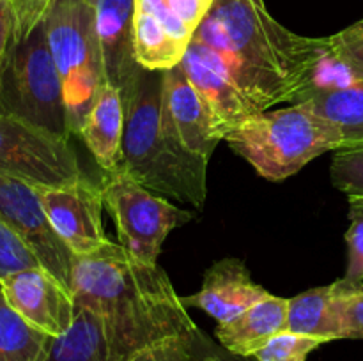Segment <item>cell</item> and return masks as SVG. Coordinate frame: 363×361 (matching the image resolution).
Returning <instances> with one entry per match:
<instances>
[{
	"label": "cell",
	"mask_w": 363,
	"mask_h": 361,
	"mask_svg": "<svg viewBox=\"0 0 363 361\" xmlns=\"http://www.w3.org/2000/svg\"><path fill=\"white\" fill-rule=\"evenodd\" d=\"M194 39L220 57L241 92L261 112L300 101L315 66L330 50L328 38L287 30L268 13L264 0H215Z\"/></svg>",
	"instance_id": "cell-1"
},
{
	"label": "cell",
	"mask_w": 363,
	"mask_h": 361,
	"mask_svg": "<svg viewBox=\"0 0 363 361\" xmlns=\"http://www.w3.org/2000/svg\"><path fill=\"white\" fill-rule=\"evenodd\" d=\"M71 294L77 306L103 319L108 338L126 361L163 340L199 328L167 273L158 264L137 260L116 243L74 257Z\"/></svg>",
	"instance_id": "cell-2"
},
{
	"label": "cell",
	"mask_w": 363,
	"mask_h": 361,
	"mask_svg": "<svg viewBox=\"0 0 363 361\" xmlns=\"http://www.w3.org/2000/svg\"><path fill=\"white\" fill-rule=\"evenodd\" d=\"M162 85L163 71L142 67L123 92L121 166L158 197L202 209L209 161L186 151L162 127Z\"/></svg>",
	"instance_id": "cell-3"
},
{
	"label": "cell",
	"mask_w": 363,
	"mask_h": 361,
	"mask_svg": "<svg viewBox=\"0 0 363 361\" xmlns=\"http://www.w3.org/2000/svg\"><path fill=\"white\" fill-rule=\"evenodd\" d=\"M225 142L264 179L280 183L325 152L344 147L340 131L307 106L254 113L227 134Z\"/></svg>",
	"instance_id": "cell-4"
},
{
	"label": "cell",
	"mask_w": 363,
	"mask_h": 361,
	"mask_svg": "<svg viewBox=\"0 0 363 361\" xmlns=\"http://www.w3.org/2000/svg\"><path fill=\"white\" fill-rule=\"evenodd\" d=\"M0 113L69 140L62 81L52 57L45 21L14 41L0 62Z\"/></svg>",
	"instance_id": "cell-5"
},
{
	"label": "cell",
	"mask_w": 363,
	"mask_h": 361,
	"mask_svg": "<svg viewBox=\"0 0 363 361\" xmlns=\"http://www.w3.org/2000/svg\"><path fill=\"white\" fill-rule=\"evenodd\" d=\"M43 21L62 81L71 134L80 137L99 87L105 84L101 46L91 2L53 0Z\"/></svg>",
	"instance_id": "cell-6"
},
{
	"label": "cell",
	"mask_w": 363,
	"mask_h": 361,
	"mask_svg": "<svg viewBox=\"0 0 363 361\" xmlns=\"http://www.w3.org/2000/svg\"><path fill=\"white\" fill-rule=\"evenodd\" d=\"M121 246L144 264L156 265L169 234L186 225L194 214L158 197L124 172L123 166L105 172L99 180Z\"/></svg>",
	"instance_id": "cell-7"
},
{
	"label": "cell",
	"mask_w": 363,
	"mask_h": 361,
	"mask_svg": "<svg viewBox=\"0 0 363 361\" xmlns=\"http://www.w3.org/2000/svg\"><path fill=\"white\" fill-rule=\"evenodd\" d=\"M0 173L35 188H57L85 172L69 140L0 113Z\"/></svg>",
	"instance_id": "cell-8"
},
{
	"label": "cell",
	"mask_w": 363,
	"mask_h": 361,
	"mask_svg": "<svg viewBox=\"0 0 363 361\" xmlns=\"http://www.w3.org/2000/svg\"><path fill=\"white\" fill-rule=\"evenodd\" d=\"M215 0H135L137 62L149 71L177 66Z\"/></svg>",
	"instance_id": "cell-9"
},
{
	"label": "cell",
	"mask_w": 363,
	"mask_h": 361,
	"mask_svg": "<svg viewBox=\"0 0 363 361\" xmlns=\"http://www.w3.org/2000/svg\"><path fill=\"white\" fill-rule=\"evenodd\" d=\"M0 222L71 292L74 255L50 223L38 188L0 173Z\"/></svg>",
	"instance_id": "cell-10"
},
{
	"label": "cell",
	"mask_w": 363,
	"mask_h": 361,
	"mask_svg": "<svg viewBox=\"0 0 363 361\" xmlns=\"http://www.w3.org/2000/svg\"><path fill=\"white\" fill-rule=\"evenodd\" d=\"M38 191L50 223L74 257L96 253L112 243L103 229L101 186L87 173L74 183Z\"/></svg>",
	"instance_id": "cell-11"
},
{
	"label": "cell",
	"mask_w": 363,
	"mask_h": 361,
	"mask_svg": "<svg viewBox=\"0 0 363 361\" xmlns=\"http://www.w3.org/2000/svg\"><path fill=\"white\" fill-rule=\"evenodd\" d=\"M162 127L186 151L208 161L225 140V131L181 64L163 71Z\"/></svg>",
	"instance_id": "cell-12"
},
{
	"label": "cell",
	"mask_w": 363,
	"mask_h": 361,
	"mask_svg": "<svg viewBox=\"0 0 363 361\" xmlns=\"http://www.w3.org/2000/svg\"><path fill=\"white\" fill-rule=\"evenodd\" d=\"M4 297L30 326L50 336L71 328L77 315L73 294L43 268L11 273L0 280Z\"/></svg>",
	"instance_id": "cell-13"
},
{
	"label": "cell",
	"mask_w": 363,
	"mask_h": 361,
	"mask_svg": "<svg viewBox=\"0 0 363 361\" xmlns=\"http://www.w3.org/2000/svg\"><path fill=\"white\" fill-rule=\"evenodd\" d=\"M181 67L195 85L225 131V138L243 120L261 110L241 92L220 57L201 41H191L181 59Z\"/></svg>",
	"instance_id": "cell-14"
},
{
	"label": "cell",
	"mask_w": 363,
	"mask_h": 361,
	"mask_svg": "<svg viewBox=\"0 0 363 361\" xmlns=\"http://www.w3.org/2000/svg\"><path fill=\"white\" fill-rule=\"evenodd\" d=\"M101 46L105 81L128 91L142 69L135 50V0H89Z\"/></svg>",
	"instance_id": "cell-15"
},
{
	"label": "cell",
	"mask_w": 363,
	"mask_h": 361,
	"mask_svg": "<svg viewBox=\"0 0 363 361\" xmlns=\"http://www.w3.org/2000/svg\"><path fill=\"white\" fill-rule=\"evenodd\" d=\"M268 294L264 287L254 282L243 260L222 258L204 273L201 290L181 297V303L186 308H201L222 324L264 299Z\"/></svg>",
	"instance_id": "cell-16"
},
{
	"label": "cell",
	"mask_w": 363,
	"mask_h": 361,
	"mask_svg": "<svg viewBox=\"0 0 363 361\" xmlns=\"http://www.w3.org/2000/svg\"><path fill=\"white\" fill-rule=\"evenodd\" d=\"M287 304L286 297L268 294L234 319L216 326V342L238 356H254L269 338L286 331Z\"/></svg>",
	"instance_id": "cell-17"
},
{
	"label": "cell",
	"mask_w": 363,
	"mask_h": 361,
	"mask_svg": "<svg viewBox=\"0 0 363 361\" xmlns=\"http://www.w3.org/2000/svg\"><path fill=\"white\" fill-rule=\"evenodd\" d=\"M124 133V101L119 88L110 84L99 87L91 106L80 138L96 163L105 172L121 165V147Z\"/></svg>",
	"instance_id": "cell-18"
},
{
	"label": "cell",
	"mask_w": 363,
	"mask_h": 361,
	"mask_svg": "<svg viewBox=\"0 0 363 361\" xmlns=\"http://www.w3.org/2000/svg\"><path fill=\"white\" fill-rule=\"evenodd\" d=\"M43 361H126L108 338L105 322L94 311L77 306L66 333L53 336Z\"/></svg>",
	"instance_id": "cell-19"
},
{
	"label": "cell",
	"mask_w": 363,
	"mask_h": 361,
	"mask_svg": "<svg viewBox=\"0 0 363 361\" xmlns=\"http://www.w3.org/2000/svg\"><path fill=\"white\" fill-rule=\"evenodd\" d=\"M286 331L319 336L326 342L340 340L339 310L333 283L315 287L291 297L287 304Z\"/></svg>",
	"instance_id": "cell-20"
},
{
	"label": "cell",
	"mask_w": 363,
	"mask_h": 361,
	"mask_svg": "<svg viewBox=\"0 0 363 361\" xmlns=\"http://www.w3.org/2000/svg\"><path fill=\"white\" fill-rule=\"evenodd\" d=\"M301 105L340 131L342 149L363 147V80L342 88L315 92Z\"/></svg>",
	"instance_id": "cell-21"
},
{
	"label": "cell",
	"mask_w": 363,
	"mask_h": 361,
	"mask_svg": "<svg viewBox=\"0 0 363 361\" xmlns=\"http://www.w3.org/2000/svg\"><path fill=\"white\" fill-rule=\"evenodd\" d=\"M52 338L14 311L0 287V361H43Z\"/></svg>",
	"instance_id": "cell-22"
},
{
	"label": "cell",
	"mask_w": 363,
	"mask_h": 361,
	"mask_svg": "<svg viewBox=\"0 0 363 361\" xmlns=\"http://www.w3.org/2000/svg\"><path fill=\"white\" fill-rule=\"evenodd\" d=\"M339 310L340 340H363V282L340 278L333 282Z\"/></svg>",
	"instance_id": "cell-23"
},
{
	"label": "cell",
	"mask_w": 363,
	"mask_h": 361,
	"mask_svg": "<svg viewBox=\"0 0 363 361\" xmlns=\"http://www.w3.org/2000/svg\"><path fill=\"white\" fill-rule=\"evenodd\" d=\"M326 343L325 338L282 331L269 338L252 357L257 361H307L311 353Z\"/></svg>",
	"instance_id": "cell-24"
},
{
	"label": "cell",
	"mask_w": 363,
	"mask_h": 361,
	"mask_svg": "<svg viewBox=\"0 0 363 361\" xmlns=\"http://www.w3.org/2000/svg\"><path fill=\"white\" fill-rule=\"evenodd\" d=\"M330 177L347 200L363 202V147L340 149L332 159Z\"/></svg>",
	"instance_id": "cell-25"
},
{
	"label": "cell",
	"mask_w": 363,
	"mask_h": 361,
	"mask_svg": "<svg viewBox=\"0 0 363 361\" xmlns=\"http://www.w3.org/2000/svg\"><path fill=\"white\" fill-rule=\"evenodd\" d=\"M197 329L163 340L138 353L130 361H204L199 350L197 336H195Z\"/></svg>",
	"instance_id": "cell-26"
},
{
	"label": "cell",
	"mask_w": 363,
	"mask_h": 361,
	"mask_svg": "<svg viewBox=\"0 0 363 361\" xmlns=\"http://www.w3.org/2000/svg\"><path fill=\"white\" fill-rule=\"evenodd\" d=\"M350 229L346 236L347 265L344 278L363 282V202H350Z\"/></svg>",
	"instance_id": "cell-27"
},
{
	"label": "cell",
	"mask_w": 363,
	"mask_h": 361,
	"mask_svg": "<svg viewBox=\"0 0 363 361\" xmlns=\"http://www.w3.org/2000/svg\"><path fill=\"white\" fill-rule=\"evenodd\" d=\"M28 268H41L32 251L0 222V280L11 273Z\"/></svg>",
	"instance_id": "cell-28"
},
{
	"label": "cell",
	"mask_w": 363,
	"mask_h": 361,
	"mask_svg": "<svg viewBox=\"0 0 363 361\" xmlns=\"http://www.w3.org/2000/svg\"><path fill=\"white\" fill-rule=\"evenodd\" d=\"M333 52L350 66L358 80H363V20L330 35Z\"/></svg>",
	"instance_id": "cell-29"
},
{
	"label": "cell",
	"mask_w": 363,
	"mask_h": 361,
	"mask_svg": "<svg viewBox=\"0 0 363 361\" xmlns=\"http://www.w3.org/2000/svg\"><path fill=\"white\" fill-rule=\"evenodd\" d=\"M16 20L14 41L28 38L38 25L43 23L53 0H11Z\"/></svg>",
	"instance_id": "cell-30"
},
{
	"label": "cell",
	"mask_w": 363,
	"mask_h": 361,
	"mask_svg": "<svg viewBox=\"0 0 363 361\" xmlns=\"http://www.w3.org/2000/svg\"><path fill=\"white\" fill-rule=\"evenodd\" d=\"M195 336H197V345L204 361H257L252 356H238V354L229 353V350H227L225 347L220 345L216 340H213L211 336L206 335L201 328L197 329Z\"/></svg>",
	"instance_id": "cell-31"
},
{
	"label": "cell",
	"mask_w": 363,
	"mask_h": 361,
	"mask_svg": "<svg viewBox=\"0 0 363 361\" xmlns=\"http://www.w3.org/2000/svg\"><path fill=\"white\" fill-rule=\"evenodd\" d=\"M14 32H16V20H14L13 2L0 0V62L13 46Z\"/></svg>",
	"instance_id": "cell-32"
}]
</instances>
